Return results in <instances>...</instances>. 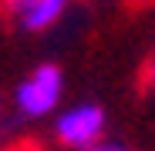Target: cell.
I'll list each match as a JSON object with an SVG mask.
<instances>
[{
  "mask_svg": "<svg viewBox=\"0 0 155 151\" xmlns=\"http://www.w3.org/2000/svg\"><path fill=\"white\" fill-rule=\"evenodd\" d=\"M91 151H132V148H128L125 141H118V138H108V134H105V138H101Z\"/></svg>",
  "mask_w": 155,
  "mask_h": 151,
  "instance_id": "277c9868",
  "label": "cell"
},
{
  "mask_svg": "<svg viewBox=\"0 0 155 151\" xmlns=\"http://www.w3.org/2000/svg\"><path fill=\"white\" fill-rule=\"evenodd\" d=\"M148 77H152V84H155V61H152V67H148Z\"/></svg>",
  "mask_w": 155,
  "mask_h": 151,
  "instance_id": "5b68a950",
  "label": "cell"
},
{
  "mask_svg": "<svg viewBox=\"0 0 155 151\" xmlns=\"http://www.w3.org/2000/svg\"><path fill=\"white\" fill-rule=\"evenodd\" d=\"M105 128H108V114L94 101H81V104L61 108L54 114V138L71 151H91L105 138Z\"/></svg>",
  "mask_w": 155,
  "mask_h": 151,
  "instance_id": "7a4b0ae2",
  "label": "cell"
},
{
  "mask_svg": "<svg viewBox=\"0 0 155 151\" xmlns=\"http://www.w3.org/2000/svg\"><path fill=\"white\" fill-rule=\"evenodd\" d=\"M71 0H4L10 24L24 34H44L68 14Z\"/></svg>",
  "mask_w": 155,
  "mask_h": 151,
  "instance_id": "3957f363",
  "label": "cell"
},
{
  "mask_svg": "<svg viewBox=\"0 0 155 151\" xmlns=\"http://www.w3.org/2000/svg\"><path fill=\"white\" fill-rule=\"evenodd\" d=\"M64 97V74L58 64H37L27 71L14 87V114L20 121H44L54 118Z\"/></svg>",
  "mask_w": 155,
  "mask_h": 151,
  "instance_id": "6da1fadb",
  "label": "cell"
}]
</instances>
